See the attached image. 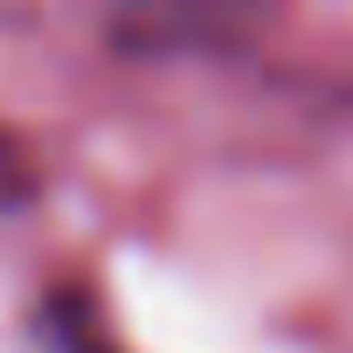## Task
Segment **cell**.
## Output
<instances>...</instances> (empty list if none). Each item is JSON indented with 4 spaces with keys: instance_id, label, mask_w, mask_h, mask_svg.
<instances>
[]
</instances>
